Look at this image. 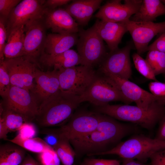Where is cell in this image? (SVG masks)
Masks as SVG:
<instances>
[{
  "label": "cell",
  "mask_w": 165,
  "mask_h": 165,
  "mask_svg": "<svg viewBox=\"0 0 165 165\" xmlns=\"http://www.w3.org/2000/svg\"><path fill=\"white\" fill-rule=\"evenodd\" d=\"M134 127L101 114L100 120L94 130L70 142L76 155L93 156L115 147L123 138L134 132Z\"/></svg>",
  "instance_id": "cell-1"
},
{
  "label": "cell",
  "mask_w": 165,
  "mask_h": 165,
  "mask_svg": "<svg viewBox=\"0 0 165 165\" xmlns=\"http://www.w3.org/2000/svg\"><path fill=\"white\" fill-rule=\"evenodd\" d=\"M97 112L115 119L128 122L148 130L152 129L165 115V106L157 102L147 109L129 105H111L96 107Z\"/></svg>",
  "instance_id": "cell-2"
},
{
  "label": "cell",
  "mask_w": 165,
  "mask_h": 165,
  "mask_svg": "<svg viewBox=\"0 0 165 165\" xmlns=\"http://www.w3.org/2000/svg\"><path fill=\"white\" fill-rule=\"evenodd\" d=\"M80 104L77 98L60 90L41 103L35 119L42 127L57 125L70 118Z\"/></svg>",
  "instance_id": "cell-3"
},
{
  "label": "cell",
  "mask_w": 165,
  "mask_h": 165,
  "mask_svg": "<svg viewBox=\"0 0 165 165\" xmlns=\"http://www.w3.org/2000/svg\"><path fill=\"white\" fill-rule=\"evenodd\" d=\"M165 148V141L143 135H134L120 142L111 149L93 155H116L123 159H137L144 162L156 152Z\"/></svg>",
  "instance_id": "cell-4"
},
{
  "label": "cell",
  "mask_w": 165,
  "mask_h": 165,
  "mask_svg": "<svg viewBox=\"0 0 165 165\" xmlns=\"http://www.w3.org/2000/svg\"><path fill=\"white\" fill-rule=\"evenodd\" d=\"M54 69L58 75L60 90L78 99L87 90L96 75L92 68L82 65Z\"/></svg>",
  "instance_id": "cell-5"
},
{
  "label": "cell",
  "mask_w": 165,
  "mask_h": 165,
  "mask_svg": "<svg viewBox=\"0 0 165 165\" xmlns=\"http://www.w3.org/2000/svg\"><path fill=\"white\" fill-rule=\"evenodd\" d=\"M103 75L102 76L96 75L87 90L78 98L80 103L87 101L98 107L114 101H120L127 105L132 102L108 77Z\"/></svg>",
  "instance_id": "cell-6"
},
{
  "label": "cell",
  "mask_w": 165,
  "mask_h": 165,
  "mask_svg": "<svg viewBox=\"0 0 165 165\" xmlns=\"http://www.w3.org/2000/svg\"><path fill=\"white\" fill-rule=\"evenodd\" d=\"M78 33L76 45L81 59L80 65L92 68L101 63L107 53L103 40L94 26L86 30L80 28Z\"/></svg>",
  "instance_id": "cell-7"
},
{
  "label": "cell",
  "mask_w": 165,
  "mask_h": 165,
  "mask_svg": "<svg viewBox=\"0 0 165 165\" xmlns=\"http://www.w3.org/2000/svg\"><path fill=\"white\" fill-rule=\"evenodd\" d=\"M101 114L84 111L73 114L68 122L60 128L50 131V134L58 139L70 141L84 136L94 130L101 119Z\"/></svg>",
  "instance_id": "cell-8"
},
{
  "label": "cell",
  "mask_w": 165,
  "mask_h": 165,
  "mask_svg": "<svg viewBox=\"0 0 165 165\" xmlns=\"http://www.w3.org/2000/svg\"><path fill=\"white\" fill-rule=\"evenodd\" d=\"M45 1L23 0L15 7L6 22L7 38L12 32L42 17L46 9L44 6Z\"/></svg>",
  "instance_id": "cell-9"
},
{
  "label": "cell",
  "mask_w": 165,
  "mask_h": 165,
  "mask_svg": "<svg viewBox=\"0 0 165 165\" xmlns=\"http://www.w3.org/2000/svg\"><path fill=\"white\" fill-rule=\"evenodd\" d=\"M4 61L10 76L11 86L31 91L35 86L34 81L37 64L23 56L5 59Z\"/></svg>",
  "instance_id": "cell-10"
},
{
  "label": "cell",
  "mask_w": 165,
  "mask_h": 165,
  "mask_svg": "<svg viewBox=\"0 0 165 165\" xmlns=\"http://www.w3.org/2000/svg\"><path fill=\"white\" fill-rule=\"evenodd\" d=\"M121 22L124 24L130 32L137 53L140 55L147 51L149 42L155 36L165 32V21L154 23L128 19Z\"/></svg>",
  "instance_id": "cell-11"
},
{
  "label": "cell",
  "mask_w": 165,
  "mask_h": 165,
  "mask_svg": "<svg viewBox=\"0 0 165 165\" xmlns=\"http://www.w3.org/2000/svg\"><path fill=\"white\" fill-rule=\"evenodd\" d=\"M25 36L22 56L36 63L42 54L47 35L43 16L24 27Z\"/></svg>",
  "instance_id": "cell-12"
},
{
  "label": "cell",
  "mask_w": 165,
  "mask_h": 165,
  "mask_svg": "<svg viewBox=\"0 0 165 165\" xmlns=\"http://www.w3.org/2000/svg\"><path fill=\"white\" fill-rule=\"evenodd\" d=\"M131 48V45L129 44L107 53L100 63V71L102 74L109 73L129 80L132 75L130 58Z\"/></svg>",
  "instance_id": "cell-13"
},
{
  "label": "cell",
  "mask_w": 165,
  "mask_h": 165,
  "mask_svg": "<svg viewBox=\"0 0 165 165\" xmlns=\"http://www.w3.org/2000/svg\"><path fill=\"white\" fill-rule=\"evenodd\" d=\"M5 98L3 106L23 115L30 122L38 114L39 105L30 91L25 89L11 86Z\"/></svg>",
  "instance_id": "cell-14"
},
{
  "label": "cell",
  "mask_w": 165,
  "mask_h": 165,
  "mask_svg": "<svg viewBox=\"0 0 165 165\" xmlns=\"http://www.w3.org/2000/svg\"><path fill=\"white\" fill-rule=\"evenodd\" d=\"M113 0L101 6L95 15L97 19L114 22H121L129 19L138 11L141 0Z\"/></svg>",
  "instance_id": "cell-15"
},
{
  "label": "cell",
  "mask_w": 165,
  "mask_h": 165,
  "mask_svg": "<svg viewBox=\"0 0 165 165\" xmlns=\"http://www.w3.org/2000/svg\"><path fill=\"white\" fill-rule=\"evenodd\" d=\"M108 76L123 95L136 105L147 109L156 102V96L143 89L129 80L121 78L109 73L103 74Z\"/></svg>",
  "instance_id": "cell-16"
},
{
  "label": "cell",
  "mask_w": 165,
  "mask_h": 165,
  "mask_svg": "<svg viewBox=\"0 0 165 165\" xmlns=\"http://www.w3.org/2000/svg\"><path fill=\"white\" fill-rule=\"evenodd\" d=\"M43 18L47 28L54 33H77L79 31V25L65 9H46Z\"/></svg>",
  "instance_id": "cell-17"
},
{
  "label": "cell",
  "mask_w": 165,
  "mask_h": 165,
  "mask_svg": "<svg viewBox=\"0 0 165 165\" xmlns=\"http://www.w3.org/2000/svg\"><path fill=\"white\" fill-rule=\"evenodd\" d=\"M32 94L39 105L60 90V84L56 70L43 72L37 69Z\"/></svg>",
  "instance_id": "cell-18"
},
{
  "label": "cell",
  "mask_w": 165,
  "mask_h": 165,
  "mask_svg": "<svg viewBox=\"0 0 165 165\" xmlns=\"http://www.w3.org/2000/svg\"><path fill=\"white\" fill-rule=\"evenodd\" d=\"M93 26L98 33L107 43L110 52L118 48V45L125 34L128 31L124 23L97 19Z\"/></svg>",
  "instance_id": "cell-19"
},
{
  "label": "cell",
  "mask_w": 165,
  "mask_h": 165,
  "mask_svg": "<svg viewBox=\"0 0 165 165\" xmlns=\"http://www.w3.org/2000/svg\"><path fill=\"white\" fill-rule=\"evenodd\" d=\"M101 0L72 1L64 8L79 26L87 25L93 13L101 7Z\"/></svg>",
  "instance_id": "cell-20"
},
{
  "label": "cell",
  "mask_w": 165,
  "mask_h": 165,
  "mask_svg": "<svg viewBox=\"0 0 165 165\" xmlns=\"http://www.w3.org/2000/svg\"><path fill=\"white\" fill-rule=\"evenodd\" d=\"M78 33H50L47 35L42 53L50 55L62 53L76 45Z\"/></svg>",
  "instance_id": "cell-21"
},
{
  "label": "cell",
  "mask_w": 165,
  "mask_h": 165,
  "mask_svg": "<svg viewBox=\"0 0 165 165\" xmlns=\"http://www.w3.org/2000/svg\"><path fill=\"white\" fill-rule=\"evenodd\" d=\"M39 60L45 65L53 66L54 68H68L81 64V58L78 53L71 49L55 55L42 53Z\"/></svg>",
  "instance_id": "cell-22"
},
{
  "label": "cell",
  "mask_w": 165,
  "mask_h": 165,
  "mask_svg": "<svg viewBox=\"0 0 165 165\" xmlns=\"http://www.w3.org/2000/svg\"><path fill=\"white\" fill-rule=\"evenodd\" d=\"M165 15V0H143L137 12L130 20L153 22L157 17Z\"/></svg>",
  "instance_id": "cell-23"
},
{
  "label": "cell",
  "mask_w": 165,
  "mask_h": 165,
  "mask_svg": "<svg viewBox=\"0 0 165 165\" xmlns=\"http://www.w3.org/2000/svg\"><path fill=\"white\" fill-rule=\"evenodd\" d=\"M25 36L24 27L12 32L7 38L4 50L5 59L22 56Z\"/></svg>",
  "instance_id": "cell-24"
},
{
  "label": "cell",
  "mask_w": 165,
  "mask_h": 165,
  "mask_svg": "<svg viewBox=\"0 0 165 165\" xmlns=\"http://www.w3.org/2000/svg\"><path fill=\"white\" fill-rule=\"evenodd\" d=\"M8 141L29 151L38 154L54 151L45 141L39 138H24L18 134L14 138Z\"/></svg>",
  "instance_id": "cell-25"
},
{
  "label": "cell",
  "mask_w": 165,
  "mask_h": 165,
  "mask_svg": "<svg viewBox=\"0 0 165 165\" xmlns=\"http://www.w3.org/2000/svg\"><path fill=\"white\" fill-rule=\"evenodd\" d=\"M9 132L18 130L25 123H31L23 115L0 105V117Z\"/></svg>",
  "instance_id": "cell-26"
},
{
  "label": "cell",
  "mask_w": 165,
  "mask_h": 165,
  "mask_svg": "<svg viewBox=\"0 0 165 165\" xmlns=\"http://www.w3.org/2000/svg\"><path fill=\"white\" fill-rule=\"evenodd\" d=\"M23 148L13 143L2 145L0 147V159L19 165L25 157V152Z\"/></svg>",
  "instance_id": "cell-27"
},
{
  "label": "cell",
  "mask_w": 165,
  "mask_h": 165,
  "mask_svg": "<svg viewBox=\"0 0 165 165\" xmlns=\"http://www.w3.org/2000/svg\"><path fill=\"white\" fill-rule=\"evenodd\" d=\"M53 148L63 165H73L76 154L69 140L58 138Z\"/></svg>",
  "instance_id": "cell-28"
},
{
  "label": "cell",
  "mask_w": 165,
  "mask_h": 165,
  "mask_svg": "<svg viewBox=\"0 0 165 165\" xmlns=\"http://www.w3.org/2000/svg\"><path fill=\"white\" fill-rule=\"evenodd\" d=\"M145 60L151 67L156 76L165 75V53L154 50H149Z\"/></svg>",
  "instance_id": "cell-29"
},
{
  "label": "cell",
  "mask_w": 165,
  "mask_h": 165,
  "mask_svg": "<svg viewBox=\"0 0 165 165\" xmlns=\"http://www.w3.org/2000/svg\"><path fill=\"white\" fill-rule=\"evenodd\" d=\"M133 61L137 71L146 78L154 81H157L151 67L146 61L137 53L132 55Z\"/></svg>",
  "instance_id": "cell-30"
},
{
  "label": "cell",
  "mask_w": 165,
  "mask_h": 165,
  "mask_svg": "<svg viewBox=\"0 0 165 165\" xmlns=\"http://www.w3.org/2000/svg\"><path fill=\"white\" fill-rule=\"evenodd\" d=\"M0 62V94L5 98L7 96L11 88L10 80L4 61Z\"/></svg>",
  "instance_id": "cell-31"
},
{
  "label": "cell",
  "mask_w": 165,
  "mask_h": 165,
  "mask_svg": "<svg viewBox=\"0 0 165 165\" xmlns=\"http://www.w3.org/2000/svg\"><path fill=\"white\" fill-rule=\"evenodd\" d=\"M20 0H0V17L6 23L12 9L21 1Z\"/></svg>",
  "instance_id": "cell-32"
},
{
  "label": "cell",
  "mask_w": 165,
  "mask_h": 165,
  "mask_svg": "<svg viewBox=\"0 0 165 165\" xmlns=\"http://www.w3.org/2000/svg\"><path fill=\"white\" fill-rule=\"evenodd\" d=\"M38 157L42 165H59L60 160L55 151L39 153Z\"/></svg>",
  "instance_id": "cell-33"
},
{
  "label": "cell",
  "mask_w": 165,
  "mask_h": 165,
  "mask_svg": "<svg viewBox=\"0 0 165 165\" xmlns=\"http://www.w3.org/2000/svg\"><path fill=\"white\" fill-rule=\"evenodd\" d=\"M79 165H121L120 161L116 160L87 158Z\"/></svg>",
  "instance_id": "cell-34"
},
{
  "label": "cell",
  "mask_w": 165,
  "mask_h": 165,
  "mask_svg": "<svg viewBox=\"0 0 165 165\" xmlns=\"http://www.w3.org/2000/svg\"><path fill=\"white\" fill-rule=\"evenodd\" d=\"M7 39L6 23L5 20L0 17V62L5 60L4 50Z\"/></svg>",
  "instance_id": "cell-35"
},
{
  "label": "cell",
  "mask_w": 165,
  "mask_h": 165,
  "mask_svg": "<svg viewBox=\"0 0 165 165\" xmlns=\"http://www.w3.org/2000/svg\"><path fill=\"white\" fill-rule=\"evenodd\" d=\"M18 131V134L21 137L26 138L35 137L37 133L35 127L31 123H25Z\"/></svg>",
  "instance_id": "cell-36"
},
{
  "label": "cell",
  "mask_w": 165,
  "mask_h": 165,
  "mask_svg": "<svg viewBox=\"0 0 165 165\" xmlns=\"http://www.w3.org/2000/svg\"><path fill=\"white\" fill-rule=\"evenodd\" d=\"M151 93L153 95L159 97L165 96V82L154 81L148 85Z\"/></svg>",
  "instance_id": "cell-37"
},
{
  "label": "cell",
  "mask_w": 165,
  "mask_h": 165,
  "mask_svg": "<svg viewBox=\"0 0 165 165\" xmlns=\"http://www.w3.org/2000/svg\"><path fill=\"white\" fill-rule=\"evenodd\" d=\"M156 50L165 53V32L150 46H148L147 51Z\"/></svg>",
  "instance_id": "cell-38"
},
{
  "label": "cell",
  "mask_w": 165,
  "mask_h": 165,
  "mask_svg": "<svg viewBox=\"0 0 165 165\" xmlns=\"http://www.w3.org/2000/svg\"><path fill=\"white\" fill-rule=\"evenodd\" d=\"M150 160L151 165H165V148L156 153Z\"/></svg>",
  "instance_id": "cell-39"
},
{
  "label": "cell",
  "mask_w": 165,
  "mask_h": 165,
  "mask_svg": "<svg viewBox=\"0 0 165 165\" xmlns=\"http://www.w3.org/2000/svg\"><path fill=\"white\" fill-rule=\"evenodd\" d=\"M72 1L70 0H47L45 1L44 6L45 9H53L58 7L67 5Z\"/></svg>",
  "instance_id": "cell-40"
},
{
  "label": "cell",
  "mask_w": 165,
  "mask_h": 165,
  "mask_svg": "<svg viewBox=\"0 0 165 165\" xmlns=\"http://www.w3.org/2000/svg\"><path fill=\"white\" fill-rule=\"evenodd\" d=\"M155 138L165 141V115L160 122L159 127Z\"/></svg>",
  "instance_id": "cell-41"
},
{
  "label": "cell",
  "mask_w": 165,
  "mask_h": 165,
  "mask_svg": "<svg viewBox=\"0 0 165 165\" xmlns=\"http://www.w3.org/2000/svg\"><path fill=\"white\" fill-rule=\"evenodd\" d=\"M9 131L5 124L3 120L0 118V138L8 141L7 134Z\"/></svg>",
  "instance_id": "cell-42"
},
{
  "label": "cell",
  "mask_w": 165,
  "mask_h": 165,
  "mask_svg": "<svg viewBox=\"0 0 165 165\" xmlns=\"http://www.w3.org/2000/svg\"><path fill=\"white\" fill-rule=\"evenodd\" d=\"M38 163L30 155H27L24 158L21 165H38Z\"/></svg>",
  "instance_id": "cell-43"
},
{
  "label": "cell",
  "mask_w": 165,
  "mask_h": 165,
  "mask_svg": "<svg viewBox=\"0 0 165 165\" xmlns=\"http://www.w3.org/2000/svg\"><path fill=\"white\" fill-rule=\"evenodd\" d=\"M121 165H147L142 162L135 160L123 159Z\"/></svg>",
  "instance_id": "cell-44"
},
{
  "label": "cell",
  "mask_w": 165,
  "mask_h": 165,
  "mask_svg": "<svg viewBox=\"0 0 165 165\" xmlns=\"http://www.w3.org/2000/svg\"><path fill=\"white\" fill-rule=\"evenodd\" d=\"M156 101L161 105L165 106V96H157Z\"/></svg>",
  "instance_id": "cell-45"
},
{
  "label": "cell",
  "mask_w": 165,
  "mask_h": 165,
  "mask_svg": "<svg viewBox=\"0 0 165 165\" xmlns=\"http://www.w3.org/2000/svg\"><path fill=\"white\" fill-rule=\"evenodd\" d=\"M0 165H18L8 162L3 160L0 159Z\"/></svg>",
  "instance_id": "cell-46"
}]
</instances>
